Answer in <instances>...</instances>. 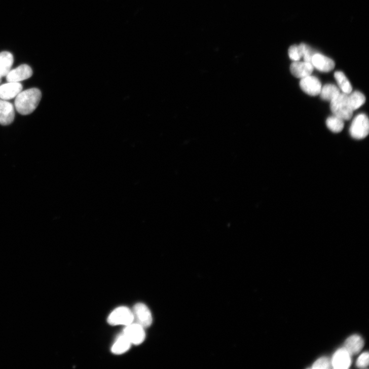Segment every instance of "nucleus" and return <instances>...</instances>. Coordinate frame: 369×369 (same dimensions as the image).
Masks as SVG:
<instances>
[{
    "label": "nucleus",
    "instance_id": "1",
    "mask_svg": "<svg viewBox=\"0 0 369 369\" xmlns=\"http://www.w3.org/2000/svg\"><path fill=\"white\" fill-rule=\"evenodd\" d=\"M41 98V92L37 88H33L22 91L16 97V109L22 115H29L36 108Z\"/></svg>",
    "mask_w": 369,
    "mask_h": 369
},
{
    "label": "nucleus",
    "instance_id": "2",
    "mask_svg": "<svg viewBox=\"0 0 369 369\" xmlns=\"http://www.w3.org/2000/svg\"><path fill=\"white\" fill-rule=\"evenodd\" d=\"M330 109L334 115L344 121L350 120L353 111L349 102L348 95L340 93L330 102Z\"/></svg>",
    "mask_w": 369,
    "mask_h": 369
},
{
    "label": "nucleus",
    "instance_id": "3",
    "mask_svg": "<svg viewBox=\"0 0 369 369\" xmlns=\"http://www.w3.org/2000/svg\"><path fill=\"white\" fill-rule=\"evenodd\" d=\"M349 132L351 136L356 140L363 139L367 136L369 133V122L366 115L361 114L354 119Z\"/></svg>",
    "mask_w": 369,
    "mask_h": 369
},
{
    "label": "nucleus",
    "instance_id": "4",
    "mask_svg": "<svg viewBox=\"0 0 369 369\" xmlns=\"http://www.w3.org/2000/svg\"><path fill=\"white\" fill-rule=\"evenodd\" d=\"M134 321L132 311L126 307H120L114 310L108 318L109 324L113 326H127Z\"/></svg>",
    "mask_w": 369,
    "mask_h": 369
},
{
    "label": "nucleus",
    "instance_id": "5",
    "mask_svg": "<svg viewBox=\"0 0 369 369\" xmlns=\"http://www.w3.org/2000/svg\"><path fill=\"white\" fill-rule=\"evenodd\" d=\"M134 320L136 323L141 325L144 328L151 326L153 322V317L151 311L144 304L138 303L136 304L132 311Z\"/></svg>",
    "mask_w": 369,
    "mask_h": 369
},
{
    "label": "nucleus",
    "instance_id": "6",
    "mask_svg": "<svg viewBox=\"0 0 369 369\" xmlns=\"http://www.w3.org/2000/svg\"><path fill=\"white\" fill-rule=\"evenodd\" d=\"M123 334L130 342L134 345H140L145 340L146 335L144 328L137 323L131 324L126 326Z\"/></svg>",
    "mask_w": 369,
    "mask_h": 369
},
{
    "label": "nucleus",
    "instance_id": "7",
    "mask_svg": "<svg viewBox=\"0 0 369 369\" xmlns=\"http://www.w3.org/2000/svg\"><path fill=\"white\" fill-rule=\"evenodd\" d=\"M300 85L302 90L311 96L319 95L322 87L319 79L311 75L301 79Z\"/></svg>",
    "mask_w": 369,
    "mask_h": 369
},
{
    "label": "nucleus",
    "instance_id": "8",
    "mask_svg": "<svg viewBox=\"0 0 369 369\" xmlns=\"http://www.w3.org/2000/svg\"><path fill=\"white\" fill-rule=\"evenodd\" d=\"M23 86L19 82H9L0 86V99L9 100L16 98L22 91Z\"/></svg>",
    "mask_w": 369,
    "mask_h": 369
},
{
    "label": "nucleus",
    "instance_id": "9",
    "mask_svg": "<svg viewBox=\"0 0 369 369\" xmlns=\"http://www.w3.org/2000/svg\"><path fill=\"white\" fill-rule=\"evenodd\" d=\"M33 74L31 67L26 64L11 70L7 76L8 82H19L30 78Z\"/></svg>",
    "mask_w": 369,
    "mask_h": 369
},
{
    "label": "nucleus",
    "instance_id": "10",
    "mask_svg": "<svg viewBox=\"0 0 369 369\" xmlns=\"http://www.w3.org/2000/svg\"><path fill=\"white\" fill-rule=\"evenodd\" d=\"M311 64L318 70L324 72H330L335 67V63L332 59L318 53L313 56Z\"/></svg>",
    "mask_w": 369,
    "mask_h": 369
},
{
    "label": "nucleus",
    "instance_id": "11",
    "mask_svg": "<svg viewBox=\"0 0 369 369\" xmlns=\"http://www.w3.org/2000/svg\"><path fill=\"white\" fill-rule=\"evenodd\" d=\"M15 115L13 104L0 99V124L4 126L11 124L14 120Z\"/></svg>",
    "mask_w": 369,
    "mask_h": 369
},
{
    "label": "nucleus",
    "instance_id": "12",
    "mask_svg": "<svg viewBox=\"0 0 369 369\" xmlns=\"http://www.w3.org/2000/svg\"><path fill=\"white\" fill-rule=\"evenodd\" d=\"M351 363V355L344 348L338 350L335 353L331 361L333 366L337 369L348 368Z\"/></svg>",
    "mask_w": 369,
    "mask_h": 369
},
{
    "label": "nucleus",
    "instance_id": "13",
    "mask_svg": "<svg viewBox=\"0 0 369 369\" xmlns=\"http://www.w3.org/2000/svg\"><path fill=\"white\" fill-rule=\"evenodd\" d=\"M314 67L306 62L294 61L290 66V71L297 78L302 79L311 75Z\"/></svg>",
    "mask_w": 369,
    "mask_h": 369
},
{
    "label": "nucleus",
    "instance_id": "14",
    "mask_svg": "<svg viewBox=\"0 0 369 369\" xmlns=\"http://www.w3.org/2000/svg\"><path fill=\"white\" fill-rule=\"evenodd\" d=\"M363 345L364 342L361 337L358 335H353L346 340L343 348L351 356L359 353Z\"/></svg>",
    "mask_w": 369,
    "mask_h": 369
},
{
    "label": "nucleus",
    "instance_id": "15",
    "mask_svg": "<svg viewBox=\"0 0 369 369\" xmlns=\"http://www.w3.org/2000/svg\"><path fill=\"white\" fill-rule=\"evenodd\" d=\"M14 63L13 55L8 52L0 53V77H7Z\"/></svg>",
    "mask_w": 369,
    "mask_h": 369
},
{
    "label": "nucleus",
    "instance_id": "16",
    "mask_svg": "<svg viewBox=\"0 0 369 369\" xmlns=\"http://www.w3.org/2000/svg\"><path fill=\"white\" fill-rule=\"evenodd\" d=\"M340 93L339 87L335 85L328 84L321 87L319 95L322 100L331 102Z\"/></svg>",
    "mask_w": 369,
    "mask_h": 369
},
{
    "label": "nucleus",
    "instance_id": "17",
    "mask_svg": "<svg viewBox=\"0 0 369 369\" xmlns=\"http://www.w3.org/2000/svg\"><path fill=\"white\" fill-rule=\"evenodd\" d=\"M131 343L123 334L120 335L113 346L112 351L113 353L117 355H120L127 352L130 348Z\"/></svg>",
    "mask_w": 369,
    "mask_h": 369
},
{
    "label": "nucleus",
    "instance_id": "18",
    "mask_svg": "<svg viewBox=\"0 0 369 369\" xmlns=\"http://www.w3.org/2000/svg\"><path fill=\"white\" fill-rule=\"evenodd\" d=\"M335 78L343 93L350 94L352 91V85L345 75L342 71H337Z\"/></svg>",
    "mask_w": 369,
    "mask_h": 369
},
{
    "label": "nucleus",
    "instance_id": "19",
    "mask_svg": "<svg viewBox=\"0 0 369 369\" xmlns=\"http://www.w3.org/2000/svg\"><path fill=\"white\" fill-rule=\"evenodd\" d=\"M348 99L353 111L360 108L365 102V96L359 91H355L350 96L348 95Z\"/></svg>",
    "mask_w": 369,
    "mask_h": 369
},
{
    "label": "nucleus",
    "instance_id": "20",
    "mask_svg": "<svg viewBox=\"0 0 369 369\" xmlns=\"http://www.w3.org/2000/svg\"><path fill=\"white\" fill-rule=\"evenodd\" d=\"M344 121L336 116L329 117L326 120L327 127L335 133L341 132L344 127Z\"/></svg>",
    "mask_w": 369,
    "mask_h": 369
},
{
    "label": "nucleus",
    "instance_id": "21",
    "mask_svg": "<svg viewBox=\"0 0 369 369\" xmlns=\"http://www.w3.org/2000/svg\"><path fill=\"white\" fill-rule=\"evenodd\" d=\"M299 48L302 58H304V61L311 63L313 56L315 53L308 45L302 43L299 45Z\"/></svg>",
    "mask_w": 369,
    "mask_h": 369
},
{
    "label": "nucleus",
    "instance_id": "22",
    "mask_svg": "<svg viewBox=\"0 0 369 369\" xmlns=\"http://www.w3.org/2000/svg\"><path fill=\"white\" fill-rule=\"evenodd\" d=\"M331 362L327 357H322L317 359L313 364V368H329Z\"/></svg>",
    "mask_w": 369,
    "mask_h": 369
},
{
    "label": "nucleus",
    "instance_id": "23",
    "mask_svg": "<svg viewBox=\"0 0 369 369\" xmlns=\"http://www.w3.org/2000/svg\"><path fill=\"white\" fill-rule=\"evenodd\" d=\"M288 55L291 60L293 61H298L302 56L299 48V46L294 45L291 46L288 50Z\"/></svg>",
    "mask_w": 369,
    "mask_h": 369
},
{
    "label": "nucleus",
    "instance_id": "24",
    "mask_svg": "<svg viewBox=\"0 0 369 369\" xmlns=\"http://www.w3.org/2000/svg\"><path fill=\"white\" fill-rule=\"evenodd\" d=\"M368 353L364 352L357 359L356 365L358 367L365 368L368 365Z\"/></svg>",
    "mask_w": 369,
    "mask_h": 369
},
{
    "label": "nucleus",
    "instance_id": "25",
    "mask_svg": "<svg viewBox=\"0 0 369 369\" xmlns=\"http://www.w3.org/2000/svg\"><path fill=\"white\" fill-rule=\"evenodd\" d=\"M2 77H0V83H2Z\"/></svg>",
    "mask_w": 369,
    "mask_h": 369
}]
</instances>
